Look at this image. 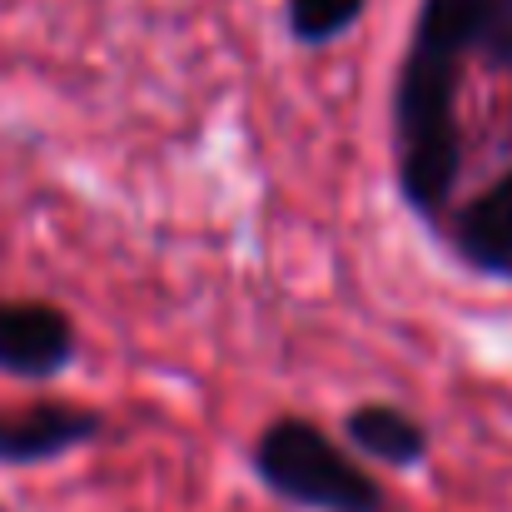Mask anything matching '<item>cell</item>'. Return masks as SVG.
<instances>
[{
    "label": "cell",
    "instance_id": "7a4b0ae2",
    "mask_svg": "<svg viewBox=\"0 0 512 512\" xmlns=\"http://www.w3.org/2000/svg\"><path fill=\"white\" fill-rule=\"evenodd\" d=\"M80 324L55 299L0 294V373L20 383H50L80 358Z\"/></svg>",
    "mask_w": 512,
    "mask_h": 512
},
{
    "label": "cell",
    "instance_id": "8992f818",
    "mask_svg": "<svg viewBox=\"0 0 512 512\" xmlns=\"http://www.w3.org/2000/svg\"><path fill=\"white\" fill-rule=\"evenodd\" d=\"M368 15V0H284V30L304 50H329L353 35Z\"/></svg>",
    "mask_w": 512,
    "mask_h": 512
},
{
    "label": "cell",
    "instance_id": "277c9868",
    "mask_svg": "<svg viewBox=\"0 0 512 512\" xmlns=\"http://www.w3.org/2000/svg\"><path fill=\"white\" fill-rule=\"evenodd\" d=\"M110 418L90 403L40 398L25 408H0V463L5 468H45L90 443H100Z\"/></svg>",
    "mask_w": 512,
    "mask_h": 512
},
{
    "label": "cell",
    "instance_id": "5b68a950",
    "mask_svg": "<svg viewBox=\"0 0 512 512\" xmlns=\"http://www.w3.org/2000/svg\"><path fill=\"white\" fill-rule=\"evenodd\" d=\"M343 443L368 468H393V473H418L433 458V428L393 398L353 403L343 413Z\"/></svg>",
    "mask_w": 512,
    "mask_h": 512
},
{
    "label": "cell",
    "instance_id": "3957f363",
    "mask_svg": "<svg viewBox=\"0 0 512 512\" xmlns=\"http://www.w3.org/2000/svg\"><path fill=\"white\" fill-rule=\"evenodd\" d=\"M438 239L473 279L512 284V160L483 189L453 204Z\"/></svg>",
    "mask_w": 512,
    "mask_h": 512
},
{
    "label": "cell",
    "instance_id": "6da1fadb",
    "mask_svg": "<svg viewBox=\"0 0 512 512\" xmlns=\"http://www.w3.org/2000/svg\"><path fill=\"white\" fill-rule=\"evenodd\" d=\"M249 468L264 493L299 512H388L383 478L304 413H274L249 443Z\"/></svg>",
    "mask_w": 512,
    "mask_h": 512
}]
</instances>
